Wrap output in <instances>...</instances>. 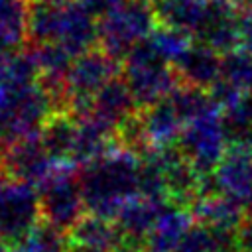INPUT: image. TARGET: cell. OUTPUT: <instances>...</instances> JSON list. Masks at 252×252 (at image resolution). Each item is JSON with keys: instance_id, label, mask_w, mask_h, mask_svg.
I'll return each mask as SVG.
<instances>
[{"instance_id": "obj_24", "label": "cell", "mask_w": 252, "mask_h": 252, "mask_svg": "<svg viewBox=\"0 0 252 252\" xmlns=\"http://www.w3.org/2000/svg\"><path fill=\"white\" fill-rule=\"evenodd\" d=\"M240 51L252 55V16H240Z\"/></svg>"}, {"instance_id": "obj_21", "label": "cell", "mask_w": 252, "mask_h": 252, "mask_svg": "<svg viewBox=\"0 0 252 252\" xmlns=\"http://www.w3.org/2000/svg\"><path fill=\"white\" fill-rule=\"evenodd\" d=\"M222 81L252 94V55L244 51H232L222 57Z\"/></svg>"}, {"instance_id": "obj_2", "label": "cell", "mask_w": 252, "mask_h": 252, "mask_svg": "<svg viewBox=\"0 0 252 252\" xmlns=\"http://www.w3.org/2000/svg\"><path fill=\"white\" fill-rule=\"evenodd\" d=\"M55 100L41 81L16 89H0V142L10 146L37 136L49 120Z\"/></svg>"}, {"instance_id": "obj_6", "label": "cell", "mask_w": 252, "mask_h": 252, "mask_svg": "<svg viewBox=\"0 0 252 252\" xmlns=\"http://www.w3.org/2000/svg\"><path fill=\"white\" fill-rule=\"evenodd\" d=\"M118 71H120L118 61L108 53H104L100 47L75 57L63 81L61 104L65 102L69 112L75 116L85 114L91 108L94 96L110 81L116 79Z\"/></svg>"}, {"instance_id": "obj_12", "label": "cell", "mask_w": 252, "mask_h": 252, "mask_svg": "<svg viewBox=\"0 0 252 252\" xmlns=\"http://www.w3.org/2000/svg\"><path fill=\"white\" fill-rule=\"evenodd\" d=\"M165 205L167 201H156L140 195L118 211L114 222L124 238V252H144V242Z\"/></svg>"}, {"instance_id": "obj_19", "label": "cell", "mask_w": 252, "mask_h": 252, "mask_svg": "<svg viewBox=\"0 0 252 252\" xmlns=\"http://www.w3.org/2000/svg\"><path fill=\"white\" fill-rule=\"evenodd\" d=\"M207 8L209 4L193 0H159L156 4V16L158 24L181 30L191 37H197L207 20Z\"/></svg>"}, {"instance_id": "obj_29", "label": "cell", "mask_w": 252, "mask_h": 252, "mask_svg": "<svg viewBox=\"0 0 252 252\" xmlns=\"http://www.w3.org/2000/svg\"><path fill=\"white\" fill-rule=\"evenodd\" d=\"M140 2H148V4H154V6H156L159 0H140Z\"/></svg>"}, {"instance_id": "obj_26", "label": "cell", "mask_w": 252, "mask_h": 252, "mask_svg": "<svg viewBox=\"0 0 252 252\" xmlns=\"http://www.w3.org/2000/svg\"><path fill=\"white\" fill-rule=\"evenodd\" d=\"M0 252H8V240L2 232H0Z\"/></svg>"}, {"instance_id": "obj_9", "label": "cell", "mask_w": 252, "mask_h": 252, "mask_svg": "<svg viewBox=\"0 0 252 252\" xmlns=\"http://www.w3.org/2000/svg\"><path fill=\"white\" fill-rule=\"evenodd\" d=\"M0 167L22 183L41 187L57 167V161L47 152L41 136L37 134L10 144L2 156Z\"/></svg>"}, {"instance_id": "obj_1", "label": "cell", "mask_w": 252, "mask_h": 252, "mask_svg": "<svg viewBox=\"0 0 252 252\" xmlns=\"http://www.w3.org/2000/svg\"><path fill=\"white\" fill-rule=\"evenodd\" d=\"M140 154L126 146L81 167V193L91 215L112 220L128 201L140 197Z\"/></svg>"}, {"instance_id": "obj_4", "label": "cell", "mask_w": 252, "mask_h": 252, "mask_svg": "<svg viewBox=\"0 0 252 252\" xmlns=\"http://www.w3.org/2000/svg\"><path fill=\"white\" fill-rule=\"evenodd\" d=\"M156 28L158 16L154 4L122 0L98 18V47L116 61H124L126 55L146 41Z\"/></svg>"}, {"instance_id": "obj_16", "label": "cell", "mask_w": 252, "mask_h": 252, "mask_svg": "<svg viewBox=\"0 0 252 252\" xmlns=\"http://www.w3.org/2000/svg\"><path fill=\"white\" fill-rule=\"evenodd\" d=\"M191 224V215L185 207L165 205L144 242V252H175Z\"/></svg>"}, {"instance_id": "obj_8", "label": "cell", "mask_w": 252, "mask_h": 252, "mask_svg": "<svg viewBox=\"0 0 252 252\" xmlns=\"http://www.w3.org/2000/svg\"><path fill=\"white\" fill-rule=\"evenodd\" d=\"M41 219L39 195L32 185L10 177L0 167V232L8 242H22Z\"/></svg>"}, {"instance_id": "obj_11", "label": "cell", "mask_w": 252, "mask_h": 252, "mask_svg": "<svg viewBox=\"0 0 252 252\" xmlns=\"http://www.w3.org/2000/svg\"><path fill=\"white\" fill-rule=\"evenodd\" d=\"M138 122H140L144 150L173 148L175 142H179L183 128L187 124L185 116L181 114V110L177 108L171 96H167L165 100H159L158 104L144 108L138 114Z\"/></svg>"}, {"instance_id": "obj_17", "label": "cell", "mask_w": 252, "mask_h": 252, "mask_svg": "<svg viewBox=\"0 0 252 252\" xmlns=\"http://www.w3.org/2000/svg\"><path fill=\"white\" fill-rule=\"evenodd\" d=\"M191 207H193V215L197 217V220L211 228L236 230L240 222L246 219V209L240 203L220 193L201 197Z\"/></svg>"}, {"instance_id": "obj_13", "label": "cell", "mask_w": 252, "mask_h": 252, "mask_svg": "<svg viewBox=\"0 0 252 252\" xmlns=\"http://www.w3.org/2000/svg\"><path fill=\"white\" fill-rule=\"evenodd\" d=\"M136 108H138V104H136L128 85L124 83V79L116 77L94 96L91 108L85 114L93 116L108 132L118 136V132L124 128V124L136 116Z\"/></svg>"}, {"instance_id": "obj_15", "label": "cell", "mask_w": 252, "mask_h": 252, "mask_svg": "<svg viewBox=\"0 0 252 252\" xmlns=\"http://www.w3.org/2000/svg\"><path fill=\"white\" fill-rule=\"evenodd\" d=\"M69 244L87 252H124V238L116 222L96 215H87L75 224Z\"/></svg>"}, {"instance_id": "obj_28", "label": "cell", "mask_w": 252, "mask_h": 252, "mask_svg": "<svg viewBox=\"0 0 252 252\" xmlns=\"http://www.w3.org/2000/svg\"><path fill=\"white\" fill-rule=\"evenodd\" d=\"M67 252H87V250H81V248H73V246H71Z\"/></svg>"}, {"instance_id": "obj_3", "label": "cell", "mask_w": 252, "mask_h": 252, "mask_svg": "<svg viewBox=\"0 0 252 252\" xmlns=\"http://www.w3.org/2000/svg\"><path fill=\"white\" fill-rule=\"evenodd\" d=\"M122 75L138 108L142 110L165 100L181 87L175 67L165 61L148 43V39L126 55L122 63Z\"/></svg>"}, {"instance_id": "obj_18", "label": "cell", "mask_w": 252, "mask_h": 252, "mask_svg": "<svg viewBox=\"0 0 252 252\" xmlns=\"http://www.w3.org/2000/svg\"><path fill=\"white\" fill-rule=\"evenodd\" d=\"M30 41V0H0V53Z\"/></svg>"}, {"instance_id": "obj_27", "label": "cell", "mask_w": 252, "mask_h": 252, "mask_svg": "<svg viewBox=\"0 0 252 252\" xmlns=\"http://www.w3.org/2000/svg\"><path fill=\"white\" fill-rule=\"evenodd\" d=\"M8 252H28V250H26L24 246H20V244H18L16 248H12V250H8Z\"/></svg>"}, {"instance_id": "obj_10", "label": "cell", "mask_w": 252, "mask_h": 252, "mask_svg": "<svg viewBox=\"0 0 252 252\" xmlns=\"http://www.w3.org/2000/svg\"><path fill=\"white\" fill-rule=\"evenodd\" d=\"M217 193L230 197L252 215V150L230 144L224 158L213 171Z\"/></svg>"}, {"instance_id": "obj_22", "label": "cell", "mask_w": 252, "mask_h": 252, "mask_svg": "<svg viewBox=\"0 0 252 252\" xmlns=\"http://www.w3.org/2000/svg\"><path fill=\"white\" fill-rule=\"evenodd\" d=\"M20 246H24L28 252H67L71 244H69V236H65V232L43 222V224H37L20 242Z\"/></svg>"}, {"instance_id": "obj_7", "label": "cell", "mask_w": 252, "mask_h": 252, "mask_svg": "<svg viewBox=\"0 0 252 252\" xmlns=\"http://www.w3.org/2000/svg\"><path fill=\"white\" fill-rule=\"evenodd\" d=\"M39 207L41 219L49 226L61 232H71L75 228V224L85 217L83 211L87 209L75 165L57 163L49 179L41 185Z\"/></svg>"}, {"instance_id": "obj_25", "label": "cell", "mask_w": 252, "mask_h": 252, "mask_svg": "<svg viewBox=\"0 0 252 252\" xmlns=\"http://www.w3.org/2000/svg\"><path fill=\"white\" fill-rule=\"evenodd\" d=\"M240 14H250L252 16V0H230Z\"/></svg>"}, {"instance_id": "obj_23", "label": "cell", "mask_w": 252, "mask_h": 252, "mask_svg": "<svg viewBox=\"0 0 252 252\" xmlns=\"http://www.w3.org/2000/svg\"><path fill=\"white\" fill-rule=\"evenodd\" d=\"M236 242L238 252H252V215H246V219L236 228Z\"/></svg>"}, {"instance_id": "obj_14", "label": "cell", "mask_w": 252, "mask_h": 252, "mask_svg": "<svg viewBox=\"0 0 252 252\" xmlns=\"http://www.w3.org/2000/svg\"><path fill=\"white\" fill-rule=\"evenodd\" d=\"M181 85L193 89H213L222 79V57L211 47L197 43L191 45L189 51L173 63Z\"/></svg>"}, {"instance_id": "obj_20", "label": "cell", "mask_w": 252, "mask_h": 252, "mask_svg": "<svg viewBox=\"0 0 252 252\" xmlns=\"http://www.w3.org/2000/svg\"><path fill=\"white\" fill-rule=\"evenodd\" d=\"M148 43L171 65L179 61L193 45L189 33L169 28V26H161V24H158V28L152 32V35L148 37Z\"/></svg>"}, {"instance_id": "obj_5", "label": "cell", "mask_w": 252, "mask_h": 252, "mask_svg": "<svg viewBox=\"0 0 252 252\" xmlns=\"http://www.w3.org/2000/svg\"><path fill=\"white\" fill-rule=\"evenodd\" d=\"M230 146L224 118L215 102L193 116L179 138V152L201 175H213Z\"/></svg>"}, {"instance_id": "obj_30", "label": "cell", "mask_w": 252, "mask_h": 252, "mask_svg": "<svg viewBox=\"0 0 252 252\" xmlns=\"http://www.w3.org/2000/svg\"><path fill=\"white\" fill-rule=\"evenodd\" d=\"M193 2H201V4H209V2H213V0H193Z\"/></svg>"}]
</instances>
